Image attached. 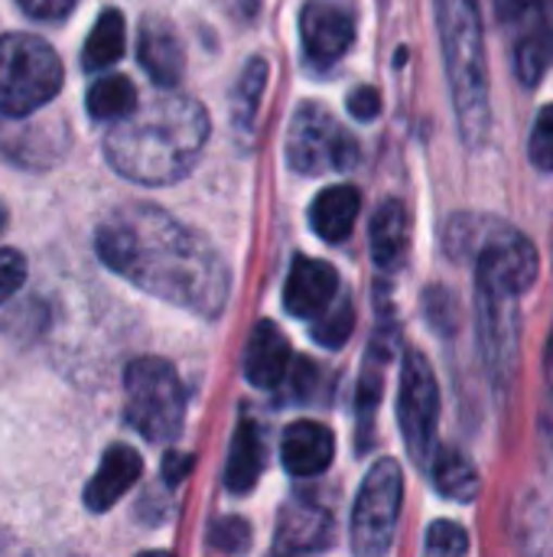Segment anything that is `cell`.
I'll use <instances>...</instances> for the list:
<instances>
[{"instance_id":"cell-19","label":"cell","mask_w":553,"mask_h":557,"mask_svg":"<svg viewBox=\"0 0 553 557\" xmlns=\"http://www.w3.org/2000/svg\"><path fill=\"white\" fill-rule=\"evenodd\" d=\"M264 470V441L251 421H241L231 441V454L225 463V486L231 493H251L257 486V476Z\"/></svg>"},{"instance_id":"cell-33","label":"cell","mask_w":553,"mask_h":557,"mask_svg":"<svg viewBox=\"0 0 553 557\" xmlns=\"http://www.w3.org/2000/svg\"><path fill=\"white\" fill-rule=\"evenodd\" d=\"M538 10H541V0H495V13H499L505 23L531 20Z\"/></svg>"},{"instance_id":"cell-35","label":"cell","mask_w":553,"mask_h":557,"mask_svg":"<svg viewBox=\"0 0 553 557\" xmlns=\"http://www.w3.org/2000/svg\"><path fill=\"white\" fill-rule=\"evenodd\" d=\"M3 228H7V206H3V199H0V235H3Z\"/></svg>"},{"instance_id":"cell-8","label":"cell","mask_w":553,"mask_h":557,"mask_svg":"<svg viewBox=\"0 0 553 557\" xmlns=\"http://www.w3.org/2000/svg\"><path fill=\"white\" fill-rule=\"evenodd\" d=\"M538 248L512 225H492L476 238V281L482 294L518 300L538 281Z\"/></svg>"},{"instance_id":"cell-22","label":"cell","mask_w":553,"mask_h":557,"mask_svg":"<svg viewBox=\"0 0 553 557\" xmlns=\"http://www.w3.org/2000/svg\"><path fill=\"white\" fill-rule=\"evenodd\" d=\"M124 46H127V29H124V13L121 10H104L88 39H85V49H81V69L85 72H101V69H111L121 55H124Z\"/></svg>"},{"instance_id":"cell-7","label":"cell","mask_w":553,"mask_h":557,"mask_svg":"<svg viewBox=\"0 0 553 557\" xmlns=\"http://www.w3.org/2000/svg\"><path fill=\"white\" fill-rule=\"evenodd\" d=\"M401 499H404V476L394 460H378L355 499L352 509V555L355 557H385L394 529L401 519Z\"/></svg>"},{"instance_id":"cell-26","label":"cell","mask_w":553,"mask_h":557,"mask_svg":"<svg viewBox=\"0 0 553 557\" xmlns=\"http://www.w3.org/2000/svg\"><path fill=\"white\" fill-rule=\"evenodd\" d=\"M352 326H355V310H352V304L342 297V300H336L323 317H316V323H313V339L319 343V346H326V349H339L349 336H352Z\"/></svg>"},{"instance_id":"cell-30","label":"cell","mask_w":553,"mask_h":557,"mask_svg":"<svg viewBox=\"0 0 553 557\" xmlns=\"http://www.w3.org/2000/svg\"><path fill=\"white\" fill-rule=\"evenodd\" d=\"M26 281V258L13 248H0V304L13 297Z\"/></svg>"},{"instance_id":"cell-17","label":"cell","mask_w":553,"mask_h":557,"mask_svg":"<svg viewBox=\"0 0 553 557\" xmlns=\"http://www.w3.org/2000/svg\"><path fill=\"white\" fill-rule=\"evenodd\" d=\"M362 212V196L355 186H329L310 206V225L323 242H345Z\"/></svg>"},{"instance_id":"cell-4","label":"cell","mask_w":553,"mask_h":557,"mask_svg":"<svg viewBox=\"0 0 553 557\" xmlns=\"http://www.w3.org/2000/svg\"><path fill=\"white\" fill-rule=\"evenodd\" d=\"M62 88V59L33 33L0 36V114L26 117L49 104Z\"/></svg>"},{"instance_id":"cell-20","label":"cell","mask_w":553,"mask_h":557,"mask_svg":"<svg viewBox=\"0 0 553 557\" xmlns=\"http://www.w3.org/2000/svg\"><path fill=\"white\" fill-rule=\"evenodd\" d=\"M0 147L23 166H49L55 163L62 140H55V121L16 124L10 131H0Z\"/></svg>"},{"instance_id":"cell-37","label":"cell","mask_w":553,"mask_h":557,"mask_svg":"<svg viewBox=\"0 0 553 557\" xmlns=\"http://www.w3.org/2000/svg\"><path fill=\"white\" fill-rule=\"evenodd\" d=\"M551 336H553V330H551Z\"/></svg>"},{"instance_id":"cell-34","label":"cell","mask_w":553,"mask_h":557,"mask_svg":"<svg viewBox=\"0 0 553 557\" xmlns=\"http://www.w3.org/2000/svg\"><path fill=\"white\" fill-rule=\"evenodd\" d=\"M189 470V460L186 457H166V463H163V473H166V480L169 483H179V476Z\"/></svg>"},{"instance_id":"cell-29","label":"cell","mask_w":553,"mask_h":557,"mask_svg":"<svg viewBox=\"0 0 553 557\" xmlns=\"http://www.w3.org/2000/svg\"><path fill=\"white\" fill-rule=\"evenodd\" d=\"M528 153H531V163H535L538 170H553V104H548V108L538 114L535 131H531Z\"/></svg>"},{"instance_id":"cell-23","label":"cell","mask_w":553,"mask_h":557,"mask_svg":"<svg viewBox=\"0 0 553 557\" xmlns=\"http://www.w3.org/2000/svg\"><path fill=\"white\" fill-rule=\"evenodd\" d=\"M137 88L130 78L124 75H104V78H95L88 95H85V108L95 121H124L137 111Z\"/></svg>"},{"instance_id":"cell-2","label":"cell","mask_w":553,"mask_h":557,"mask_svg":"<svg viewBox=\"0 0 553 557\" xmlns=\"http://www.w3.org/2000/svg\"><path fill=\"white\" fill-rule=\"evenodd\" d=\"M209 140V114L196 98L153 95L147 104L117 121L104 137L108 163L143 186H169L183 180Z\"/></svg>"},{"instance_id":"cell-1","label":"cell","mask_w":553,"mask_h":557,"mask_svg":"<svg viewBox=\"0 0 553 557\" xmlns=\"http://www.w3.org/2000/svg\"><path fill=\"white\" fill-rule=\"evenodd\" d=\"M95 248L114 274L189 313L212 320L228 304L231 271L215 245L150 202L114 209L98 225Z\"/></svg>"},{"instance_id":"cell-11","label":"cell","mask_w":553,"mask_h":557,"mask_svg":"<svg viewBox=\"0 0 553 557\" xmlns=\"http://www.w3.org/2000/svg\"><path fill=\"white\" fill-rule=\"evenodd\" d=\"M336 294L339 274L332 264L316 258H297L284 284V307L300 320H316L339 300Z\"/></svg>"},{"instance_id":"cell-18","label":"cell","mask_w":553,"mask_h":557,"mask_svg":"<svg viewBox=\"0 0 553 557\" xmlns=\"http://www.w3.org/2000/svg\"><path fill=\"white\" fill-rule=\"evenodd\" d=\"M332 539V522L316 506H287L277 525V552L280 555H306L326 548Z\"/></svg>"},{"instance_id":"cell-6","label":"cell","mask_w":553,"mask_h":557,"mask_svg":"<svg viewBox=\"0 0 553 557\" xmlns=\"http://www.w3.org/2000/svg\"><path fill=\"white\" fill-rule=\"evenodd\" d=\"M287 160L297 173H345L359 163V144L329 108L306 101L290 121Z\"/></svg>"},{"instance_id":"cell-3","label":"cell","mask_w":553,"mask_h":557,"mask_svg":"<svg viewBox=\"0 0 553 557\" xmlns=\"http://www.w3.org/2000/svg\"><path fill=\"white\" fill-rule=\"evenodd\" d=\"M437 29L453 91L456 121L469 147L486 144L492 127L486 29L476 0H437Z\"/></svg>"},{"instance_id":"cell-36","label":"cell","mask_w":553,"mask_h":557,"mask_svg":"<svg viewBox=\"0 0 553 557\" xmlns=\"http://www.w3.org/2000/svg\"><path fill=\"white\" fill-rule=\"evenodd\" d=\"M137 557H169L166 552H147V555H137Z\"/></svg>"},{"instance_id":"cell-9","label":"cell","mask_w":553,"mask_h":557,"mask_svg":"<svg viewBox=\"0 0 553 557\" xmlns=\"http://www.w3.org/2000/svg\"><path fill=\"white\" fill-rule=\"evenodd\" d=\"M398 421L404 444L417 463L433 457L437 424H440V385L424 352L407 349L401 366V388H398Z\"/></svg>"},{"instance_id":"cell-13","label":"cell","mask_w":553,"mask_h":557,"mask_svg":"<svg viewBox=\"0 0 553 557\" xmlns=\"http://www.w3.org/2000/svg\"><path fill=\"white\" fill-rule=\"evenodd\" d=\"M137 59L160 88H173L186 69V52L176 29L166 20L147 16L137 36Z\"/></svg>"},{"instance_id":"cell-28","label":"cell","mask_w":553,"mask_h":557,"mask_svg":"<svg viewBox=\"0 0 553 557\" xmlns=\"http://www.w3.org/2000/svg\"><path fill=\"white\" fill-rule=\"evenodd\" d=\"M209 542L225 555H241L251 548V529L241 519H218L209 532Z\"/></svg>"},{"instance_id":"cell-32","label":"cell","mask_w":553,"mask_h":557,"mask_svg":"<svg viewBox=\"0 0 553 557\" xmlns=\"http://www.w3.org/2000/svg\"><path fill=\"white\" fill-rule=\"evenodd\" d=\"M349 114L355 121H372L381 114V91L375 85H362L349 95Z\"/></svg>"},{"instance_id":"cell-5","label":"cell","mask_w":553,"mask_h":557,"mask_svg":"<svg viewBox=\"0 0 553 557\" xmlns=\"http://www.w3.org/2000/svg\"><path fill=\"white\" fill-rule=\"evenodd\" d=\"M127 421L153 444L179 437L186 421V388L166 359L143 356L127 366Z\"/></svg>"},{"instance_id":"cell-21","label":"cell","mask_w":553,"mask_h":557,"mask_svg":"<svg viewBox=\"0 0 553 557\" xmlns=\"http://www.w3.org/2000/svg\"><path fill=\"white\" fill-rule=\"evenodd\" d=\"M553 65V16L548 13H535L531 26L525 29V36L518 39L515 49V69L518 78L525 85H538L544 78V72Z\"/></svg>"},{"instance_id":"cell-15","label":"cell","mask_w":553,"mask_h":557,"mask_svg":"<svg viewBox=\"0 0 553 557\" xmlns=\"http://www.w3.org/2000/svg\"><path fill=\"white\" fill-rule=\"evenodd\" d=\"M140 473H143V460L134 447H127V444L108 447L98 473L85 486V506L91 512H108L140 480Z\"/></svg>"},{"instance_id":"cell-31","label":"cell","mask_w":553,"mask_h":557,"mask_svg":"<svg viewBox=\"0 0 553 557\" xmlns=\"http://www.w3.org/2000/svg\"><path fill=\"white\" fill-rule=\"evenodd\" d=\"M16 7L33 16V20H46V23H59L75 10V0H16Z\"/></svg>"},{"instance_id":"cell-16","label":"cell","mask_w":553,"mask_h":557,"mask_svg":"<svg viewBox=\"0 0 553 557\" xmlns=\"http://www.w3.org/2000/svg\"><path fill=\"white\" fill-rule=\"evenodd\" d=\"M372 258L385 271H398L411 251V215L398 199H388L372 215Z\"/></svg>"},{"instance_id":"cell-27","label":"cell","mask_w":553,"mask_h":557,"mask_svg":"<svg viewBox=\"0 0 553 557\" xmlns=\"http://www.w3.org/2000/svg\"><path fill=\"white\" fill-rule=\"evenodd\" d=\"M469 535L456 522H433L427 532V557H466Z\"/></svg>"},{"instance_id":"cell-12","label":"cell","mask_w":553,"mask_h":557,"mask_svg":"<svg viewBox=\"0 0 553 557\" xmlns=\"http://www.w3.org/2000/svg\"><path fill=\"white\" fill-rule=\"evenodd\" d=\"M280 454H284V467L290 476H300V480L319 476L329 470V463L336 457V437L326 424L297 421L284 431Z\"/></svg>"},{"instance_id":"cell-24","label":"cell","mask_w":553,"mask_h":557,"mask_svg":"<svg viewBox=\"0 0 553 557\" xmlns=\"http://www.w3.org/2000/svg\"><path fill=\"white\" fill-rule=\"evenodd\" d=\"M267 75H271V65L261 55L248 59L238 75V85L231 91V121L241 134L254 131V121H257V111L264 101V88H267Z\"/></svg>"},{"instance_id":"cell-10","label":"cell","mask_w":553,"mask_h":557,"mask_svg":"<svg viewBox=\"0 0 553 557\" xmlns=\"http://www.w3.org/2000/svg\"><path fill=\"white\" fill-rule=\"evenodd\" d=\"M300 39H303L306 62L313 69H329L355 42V23L336 3H329V0H310L300 10Z\"/></svg>"},{"instance_id":"cell-14","label":"cell","mask_w":553,"mask_h":557,"mask_svg":"<svg viewBox=\"0 0 553 557\" xmlns=\"http://www.w3.org/2000/svg\"><path fill=\"white\" fill-rule=\"evenodd\" d=\"M290 372V343L277 323L261 320L244 349V375L254 388H277Z\"/></svg>"},{"instance_id":"cell-25","label":"cell","mask_w":553,"mask_h":557,"mask_svg":"<svg viewBox=\"0 0 553 557\" xmlns=\"http://www.w3.org/2000/svg\"><path fill=\"white\" fill-rule=\"evenodd\" d=\"M433 483L447 499L456 503H473L479 496V473L460 450H440L433 457Z\"/></svg>"}]
</instances>
